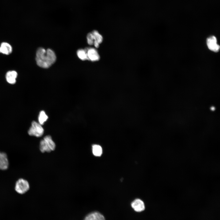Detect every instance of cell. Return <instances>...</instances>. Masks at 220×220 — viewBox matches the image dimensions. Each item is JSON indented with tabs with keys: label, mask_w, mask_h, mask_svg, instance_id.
I'll return each mask as SVG.
<instances>
[{
	"label": "cell",
	"mask_w": 220,
	"mask_h": 220,
	"mask_svg": "<svg viewBox=\"0 0 220 220\" xmlns=\"http://www.w3.org/2000/svg\"><path fill=\"white\" fill-rule=\"evenodd\" d=\"M56 57L54 52L50 49L46 50L40 47L36 51L35 60L39 67L45 68L50 67L55 62Z\"/></svg>",
	"instance_id": "cell-1"
},
{
	"label": "cell",
	"mask_w": 220,
	"mask_h": 220,
	"mask_svg": "<svg viewBox=\"0 0 220 220\" xmlns=\"http://www.w3.org/2000/svg\"><path fill=\"white\" fill-rule=\"evenodd\" d=\"M86 38L88 44L90 45H94L96 48L99 47L103 40L102 36L96 30L88 34Z\"/></svg>",
	"instance_id": "cell-2"
},
{
	"label": "cell",
	"mask_w": 220,
	"mask_h": 220,
	"mask_svg": "<svg viewBox=\"0 0 220 220\" xmlns=\"http://www.w3.org/2000/svg\"><path fill=\"white\" fill-rule=\"evenodd\" d=\"M30 189V185L26 180L21 178L16 182L15 186V191L18 193L23 194L26 193Z\"/></svg>",
	"instance_id": "cell-3"
},
{
	"label": "cell",
	"mask_w": 220,
	"mask_h": 220,
	"mask_svg": "<svg viewBox=\"0 0 220 220\" xmlns=\"http://www.w3.org/2000/svg\"><path fill=\"white\" fill-rule=\"evenodd\" d=\"M44 130L41 125L35 121H33L31 125L28 130L29 135L39 137L42 135Z\"/></svg>",
	"instance_id": "cell-4"
},
{
	"label": "cell",
	"mask_w": 220,
	"mask_h": 220,
	"mask_svg": "<svg viewBox=\"0 0 220 220\" xmlns=\"http://www.w3.org/2000/svg\"><path fill=\"white\" fill-rule=\"evenodd\" d=\"M206 42L208 49L211 50L215 52L219 51L220 47L217 43V38L215 36H211L208 38Z\"/></svg>",
	"instance_id": "cell-5"
},
{
	"label": "cell",
	"mask_w": 220,
	"mask_h": 220,
	"mask_svg": "<svg viewBox=\"0 0 220 220\" xmlns=\"http://www.w3.org/2000/svg\"><path fill=\"white\" fill-rule=\"evenodd\" d=\"M86 50L88 60L92 61H99L100 56L97 50L94 48H86Z\"/></svg>",
	"instance_id": "cell-6"
},
{
	"label": "cell",
	"mask_w": 220,
	"mask_h": 220,
	"mask_svg": "<svg viewBox=\"0 0 220 220\" xmlns=\"http://www.w3.org/2000/svg\"><path fill=\"white\" fill-rule=\"evenodd\" d=\"M131 206L134 210L137 212H141L145 209L144 202L141 200L137 199L133 201L131 204Z\"/></svg>",
	"instance_id": "cell-7"
},
{
	"label": "cell",
	"mask_w": 220,
	"mask_h": 220,
	"mask_svg": "<svg viewBox=\"0 0 220 220\" xmlns=\"http://www.w3.org/2000/svg\"><path fill=\"white\" fill-rule=\"evenodd\" d=\"M9 166V161L7 156L6 153L1 152L0 156V170H7Z\"/></svg>",
	"instance_id": "cell-8"
},
{
	"label": "cell",
	"mask_w": 220,
	"mask_h": 220,
	"mask_svg": "<svg viewBox=\"0 0 220 220\" xmlns=\"http://www.w3.org/2000/svg\"><path fill=\"white\" fill-rule=\"evenodd\" d=\"M84 220H105L104 216L98 212L91 213L87 215Z\"/></svg>",
	"instance_id": "cell-9"
},
{
	"label": "cell",
	"mask_w": 220,
	"mask_h": 220,
	"mask_svg": "<svg viewBox=\"0 0 220 220\" xmlns=\"http://www.w3.org/2000/svg\"><path fill=\"white\" fill-rule=\"evenodd\" d=\"M17 76V72L14 71H9L6 74V78L7 82L11 84H14L16 82Z\"/></svg>",
	"instance_id": "cell-10"
},
{
	"label": "cell",
	"mask_w": 220,
	"mask_h": 220,
	"mask_svg": "<svg viewBox=\"0 0 220 220\" xmlns=\"http://www.w3.org/2000/svg\"><path fill=\"white\" fill-rule=\"evenodd\" d=\"M12 51V47L9 44L6 42H3L1 44L0 46V53L8 55L10 54Z\"/></svg>",
	"instance_id": "cell-11"
},
{
	"label": "cell",
	"mask_w": 220,
	"mask_h": 220,
	"mask_svg": "<svg viewBox=\"0 0 220 220\" xmlns=\"http://www.w3.org/2000/svg\"><path fill=\"white\" fill-rule=\"evenodd\" d=\"M43 139L46 142L51 151L55 150L56 147L55 144L50 136H46Z\"/></svg>",
	"instance_id": "cell-12"
},
{
	"label": "cell",
	"mask_w": 220,
	"mask_h": 220,
	"mask_svg": "<svg viewBox=\"0 0 220 220\" xmlns=\"http://www.w3.org/2000/svg\"><path fill=\"white\" fill-rule=\"evenodd\" d=\"M92 152L93 155L96 156H100L102 153V149L99 145H94L92 147Z\"/></svg>",
	"instance_id": "cell-13"
},
{
	"label": "cell",
	"mask_w": 220,
	"mask_h": 220,
	"mask_svg": "<svg viewBox=\"0 0 220 220\" xmlns=\"http://www.w3.org/2000/svg\"><path fill=\"white\" fill-rule=\"evenodd\" d=\"M39 149L41 152L42 153L45 152H49L51 151L48 145L43 139L41 140L40 142Z\"/></svg>",
	"instance_id": "cell-14"
},
{
	"label": "cell",
	"mask_w": 220,
	"mask_h": 220,
	"mask_svg": "<svg viewBox=\"0 0 220 220\" xmlns=\"http://www.w3.org/2000/svg\"><path fill=\"white\" fill-rule=\"evenodd\" d=\"M78 57L82 61L88 60L86 53L85 49L78 50L77 52Z\"/></svg>",
	"instance_id": "cell-15"
},
{
	"label": "cell",
	"mask_w": 220,
	"mask_h": 220,
	"mask_svg": "<svg viewBox=\"0 0 220 220\" xmlns=\"http://www.w3.org/2000/svg\"><path fill=\"white\" fill-rule=\"evenodd\" d=\"M48 117L43 111H41L39 115L38 120L39 123L41 125H43L47 120Z\"/></svg>",
	"instance_id": "cell-16"
},
{
	"label": "cell",
	"mask_w": 220,
	"mask_h": 220,
	"mask_svg": "<svg viewBox=\"0 0 220 220\" xmlns=\"http://www.w3.org/2000/svg\"><path fill=\"white\" fill-rule=\"evenodd\" d=\"M1 154V152H0V156Z\"/></svg>",
	"instance_id": "cell-17"
}]
</instances>
